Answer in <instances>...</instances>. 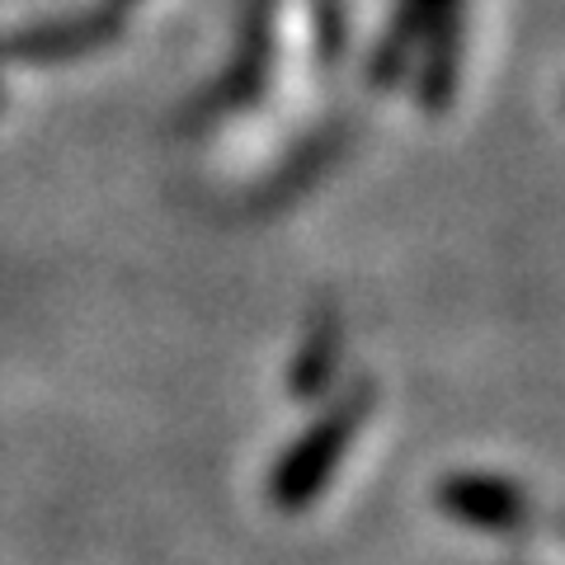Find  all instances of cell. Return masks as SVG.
<instances>
[{
    "label": "cell",
    "instance_id": "cell-1",
    "mask_svg": "<svg viewBox=\"0 0 565 565\" xmlns=\"http://www.w3.org/2000/svg\"><path fill=\"white\" fill-rule=\"evenodd\" d=\"M359 424H363V396L334 405L330 415L316 419L311 429L278 457L274 481H269L274 500H278L282 509L311 504L316 494L326 490V481L334 476V467H340V457H344V448H349V438L359 434Z\"/></svg>",
    "mask_w": 565,
    "mask_h": 565
},
{
    "label": "cell",
    "instance_id": "cell-2",
    "mask_svg": "<svg viewBox=\"0 0 565 565\" xmlns=\"http://www.w3.org/2000/svg\"><path fill=\"white\" fill-rule=\"evenodd\" d=\"M438 504L448 514L467 519L476 527H509L523 519V494L500 481V476H486V471H462V476H448L438 486Z\"/></svg>",
    "mask_w": 565,
    "mask_h": 565
},
{
    "label": "cell",
    "instance_id": "cell-3",
    "mask_svg": "<svg viewBox=\"0 0 565 565\" xmlns=\"http://www.w3.org/2000/svg\"><path fill=\"white\" fill-rule=\"evenodd\" d=\"M457 6H462V0H401L396 24H392V43H386V57H396V52L419 43V33H429V29L444 33V24L457 14Z\"/></svg>",
    "mask_w": 565,
    "mask_h": 565
}]
</instances>
